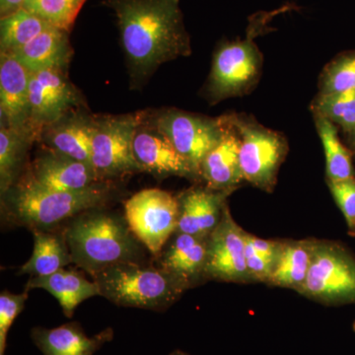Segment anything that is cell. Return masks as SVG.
<instances>
[{
    "mask_svg": "<svg viewBox=\"0 0 355 355\" xmlns=\"http://www.w3.org/2000/svg\"><path fill=\"white\" fill-rule=\"evenodd\" d=\"M26 0H0V17L10 15L25 6Z\"/></svg>",
    "mask_w": 355,
    "mask_h": 355,
    "instance_id": "e575fe53",
    "label": "cell"
},
{
    "mask_svg": "<svg viewBox=\"0 0 355 355\" xmlns=\"http://www.w3.org/2000/svg\"><path fill=\"white\" fill-rule=\"evenodd\" d=\"M31 258L21 266L18 275L46 277L72 263L69 245L62 230L34 231Z\"/></svg>",
    "mask_w": 355,
    "mask_h": 355,
    "instance_id": "603a6c76",
    "label": "cell"
},
{
    "mask_svg": "<svg viewBox=\"0 0 355 355\" xmlns=\"http://www.w3.org/2000/svg\"><path fill=\"white\" fill-rule=\"evenodd\" d=\"M298 292L326 304L355 303V257L338 243L315 241L309 272Z\"/></svg>",
    "mask_w": 355,
    "mask_h": 355,
    "instance_id": "9c48e42d",
    "label": "cell"
},
{
    "mask_svg": "<svg viewBox=\"0 0 355 355\" xmlns=\"http://www.w3.org/2000/svg\"><path fill=\"white\" fill-rule=\"evenodd\" d=\"M331 195L342 210L352 232L355 229V177L340 181H328Z\"/></svg>",
    "mask_w": 355,
    "mask_h": 355,
    "instance_id": "1f68e13d",
    "label": "cell"
},
{
    "mask_svg": "<svg viewBox=\"0 0 355 355\" xmlns=\"http://www.w3.org/2000/svg\"><path fill=\"white\" fill-rule=\"evenodd\" d=\"M180 0H106L116 14L130 86L139 89L161 64L191 55Z\"/></svg>",
    "mask_w": 355,
    "mask_h": 355,
    "instance_id": "6da1fadb",
    "label": "cell"
},
{
    "mask_svg": "<svg viewBox=\"0 0 355 355\" xmlns=\"http://www.w3.org/2000/svg\"><path fill=\"white\" fill-rule=\"evenodd\" d=\"M247 237L252 246L256 250L257 253L260 254L263 258L268 259V261L277 263L282 247V242L261 239V238L254 237V236L248 234V233Z\"/></svg>",
    "mask_w": 355,
    "mask_h": 355,
    "instance_id": "836d02e7",
    "label": "cell"
},
{
    "mask_svg": "<svg viewBox=\"0 0 355 355\" xmlns=\"http://www.w3.org/2000/svg\"><path fill=\"white\" fill-rule=\"evenodd\" d=\"M31 336L44 355H94L105 343L113 340L114 331L108 328L89 338L80 324L72 322L55 329L37 327L33 329Z\"/></svg>",
    "mask_w": 355,
    "mask_h": 355,
    "instance_id": "ffe728a7",
    "label": "cell"
},
{
    "mask_svg": "<svg viewBox=\"0 0 355 355\" xmlns=\"http://www.w3.org/2000/svg\"><path fill=\"white\" fill-rule=\"evenodd\" d=\"M230 116L239 133L240 166L245 182L260 190L272 191L288 153L286 137L245 114Z\"/></svg>",
    "mask_w": 355,
    "mask_h": 355,
    "instance_id": "ba28073f",
    "label": "cell"
},
{
    "mask_svg": "<svg viewBox=\"0 0 355 355\" xmlns=\"http://www.w3.org/2000/svg\"><path fill=\"white\" fill-rule=\"evenodd\" d=\"M349 137L350 146L354 148L355 153V130L349 133Z\"/></svg>",
    "mask_w": 355,
    "mask_h": 355,
    "instance_id": "d590c367",
    "label": "cell"
},
{
    "mask_svg": "<svg viewBox=\"0 0 355 355\" xmlns=\"http://www.w3.org/2000/svg\"><path fill=\"white\" fill-rule=\"evenodd\" d=\"M69 34L64 30L51 27L19 50L6 55H13L30 72L46 69L67 71L73 55Z\"/></svg>",
    "mask_w": 355,
    "mask_h": 355,
    "instance_id": "44dd1931",
    "label": "cell"
},
{
    "mask_svg": "<svg viewBox=\"0 0 355 355\" xmlns=\"http://www.w3.org/2000/svg\"><path fill=\"white\" fill-rule=\"evenodd\" d=\"M170 355H189L188 354H184V352H181V350H175L174 352H172Z\"/></svg>",
    "mask_w": 355,
    "mask_h": 355,
    "instance_id": "8d00e7d4",
    "label": "cell"
},
{
    "mask_svg": "<svg viewBox=\"0 0 355 355\" xmlns=\"http://www.w3.org/2000/svg\"><path fill=\"white\" fill-rule=\"evenodd\" d=\"M144 121L188 160L200 179L203 160L220 142L226 130L225 116L214 119L173 108L144 112Z\"/></svg>",
    "mask_w": 355,
    "mask_h": 355,
    "instance_id": "8992f818",
    "label": "cell"
},
{
    "mask_svg": "<svg viewBox=\"0 0 355 355\" xmlns=\"http://www.w3.org/2000/svg\"><path fill=\"white\" fill-rule=\"evenodd\" d=\"M62 230L72 263L91 277L109 266L144 258V245L133 235L125 216L105 207L78 214Z\"/></svg>",
    "mask_w": 355,
    "mask_h": 355,
    "instance_id": "3957f363",
    "label": "cell"
},
{
    "mask_svg": "<svg viewBox=\"0 0 355 355\" xmlns=\"http://www.w3.org/2000/svg\"><path fill=\"white\" fill-rule=\"evenodd\" d=\"M93 132L94 116L79 110L44 128L39 141L51 150L92 166Z\"/></svg>",
    "mask_w": 355,
    "mask_h": 355,
    "instance_id": "e0dca14e",
    "label": "cell"
},
{
    "mask_svg": "<svg viewBox=\"0 0 355 355\" xmlns=\"http://www.w3.org/2000/svg\"><path fill=\"white\" fill-rule=\"evenodd\" d=\"M31 1V0H26L25 4L27 3V2Z\"/></svg>",
    "mask_w": 355,
    "mask_h": 355,
    "instance_id": "f35d334b",
    "label": "cell"
},
{
    "mask_svg": "<svg viewBox=\"0 0 355 355\" xmlns=\"http://www.w3.org/2000/svg\"><path fill=\"white\" fill-rule=\"evenodd\" d=\"M313 116L323 144L328 181H340L355 177L352 153L343 146L335 123L321 114H313Z\"/></svg>",
    "mask_w": 355,
    "mask_h": 355,
    "instance_id": "484cf974",
    "label": "cell"
},
{
    "mask_svg": "<svg viewBox=\"0 0 355 355\" xmlns=\"http://www.w3.org/2000/svg\"><path fill=\"white\" fill-rule=\"evenodd\" d=\"M28 133L0 127V193L10 190L28 167V154L33 142Z\"/></svg>",
    "mask_w": 355,
    "mask_h": 355,
    "instance_id": "cb8c5ba5",
    "label": "cell"
},
{
    "mask_svg": "<svg viewBox=\"0 0 355 355\" xmlns=\"http://www.w3.org/2000/svg\"><path fill=\"white\" fill-rule=\"evenodd\" d=\"M20 179L55 191H80L102 182L92 166L48 148L28 165Z\"/></svg>",
    "mask_w": 355,
    "mask_h": 355,
    "instance_id": "4fadbf2b",
    "label": "cell"
},
{
    "mask_svg": "<svg viewBox=\"0 0 355 355\" xmlns=\"http://www.w3.org/2000/svg\"><path fill=\"white\" fill-rule=\"evenodd\" d=\"M313 114H321L349 135L355 130V90L319 94L312 102Z\"/></svg>",
    "mask_w": 355,
    "mask_h": 355,
    "instance_id": "83f0119b",
    "label": "cell"
},
{
    "mask_svg": "<svg viewBox=\"0 0 355 355\" xmlns=\"http://www.w3.org/2000/svg\"><path fill=\"white\" fill-rule=\"evenodd\" d=\"M100 295L121 307L163 311L174 304L188 286L156 265L127 261L92 277Z\"/></svg>",
    "mask_w": 355,
    "mask_h": 355,
    "instance_id": "277c9868",
    "label": "cell"
},
{
    "mask_svg": "<svg viewBox=\"0 0 355 355\" xmlns=\"http://www.w3.org/2000/svg\"><path fill=\"white\" fill-rule=\"evenodd\" d=\"M205 275L222 282L251 280L246 263V232L232 218L227 205L218 225L207 238Z\"/></svg>",
    "mask_w": 355,
    "mask_h": 355,
    "instance_id": "7c38bea8",
    "label": "cell"
},
{
    "mask_svg": "<svg viewBox=\"0 0 355 355\" xmlns=\"http://www.w3.org/2000/svg\"><path fill=\"white\" fill-rule=\"evenodd\" d=\"M29 298V291L20 294L4 291L0 294V355H6L7 335Z\"/></svg>",
    "mask_w": 355,
    "mask_h": 355,
    "instance_id": "4dcf8cb0",
    "label": "cell"
},
{
    "mask_svg": "<svg viewBox=\"0 0 355 355\" xmlns=\"http://www.w3.org/2000/svg\"><path fill=\"white\" fill-rule=\"evenodd\" d=\"M314 242L302 240L282 243L279 259L268 284L299 291L309 272Z\"/></svg>",
    "mask_w": 355,
    "mask_h": 355,
    "instance_id": "d4e9b609",
    "label": "cell"
},
{
    "mask_svg": "<svg viewBox=\"0 0 355 355\" xmlns=\"http://www.w3.org/2000/svg\"><path fill=\"white\" fill-rule=\"evenodd\" d=\"M133 154L142 171L159 177L200 179L188 160L144 119L133 139Z\"/></svg>",
    "mask_w": 355,
    "mask_h": 355,
    "instance_id": "5bb4252c",
    "label": "cell"
},
{
    "mask_svg": "<svg viewBox=\"0 0 355 355\" xmlns=\"http://www.w3.org/2000/svg\"><path fill=\"white\" fill-rule=\"evenodd\" d=\"M207 254V239L176 232L154 260L158 268L183 282L189 288L205 277Z\"/></svg>",
    "mask_w": 355,
    "mask_h": 355,
    "instance_id": "d6986e66",
    "label": "cell"
},
{
    "mask_svg": "<svg viewBox=\"0 0 355 355\" xmlns=\"http://www.w3.org/2000/svg\"><path fill=\"white\" fill-rule=\"evenodd\" d=\"M87 0H31L23 8L31 11L51 27L70 32Z\"/></svg>",
    "mask_w": 355,
    "mask_h": 355,
    "instance_id": "f1b7e54d",
    "label": "cell"
},
{
    "mask_svg": "<svg viewBox=\"0 0 355 355\" xmlns=\"http://www.w3.org/2000/svg\"><path fill=\"white\" fill-rule=\"evenodd\" d=\"M352 233H354V234L355 235V229H354V232H352Z\"/></svg>",
    "mask_w": 355,
    "mask_h": 355,
    "instance_id": "ab89813d",
    "label": "cell"
},
{
    "mask_svg": "<svg viewBox=\"0 0 355 355\" xmlns=\"http://www.w3.org/2000/svg\"><path fill=\"white\" fill-rule=\"evenodd\" d=\"M226 130L218 144L205 158L200 177L211 190L234 191L245 182L240 166V137L230 114H226Z\"/></svg>",
    "mask_w": 355,
    "mask_h": 355,
    "instance_id": "ac0fdd59",
    "label": "cell"
},
{
    "mask_svg": "<svg viewBox=\"0 0 355 355\" xmlns=\"http://www.w3.org/2000/svg\"><path fill=\"white\" fill-rule=\"evenodd\" d=\"M51 26L36 14L21 8L0 19V53L19 50Z\"/></svg>",
    "mask_w": 355,
    "mask_h": 355,
    "instance_id": "4316f807",
    "label": "cell"
},
{
    "mask_svg": "<svg viewBox=\"0 0 355 355\" xmlns=\"http://www.w3.org/2000/svg\"><path fill=\"white\" fill-rule=\"evenodd\" d=\"M319 88L321 94L355 90V51L338 55L326 65Z\"/></svg>",
    "mask_w": 355,
    "mask_h": 355,
    "instance_id": "f546056e",
    "label": "cell"
},
{
    "mask_svg": "<svg viewBox=\"0 0 355 355\" xmlns=\"http://www.w3.org/2000/svg\"><path fill=\"white\" fill-rule=\"evenodd\" d=\"M144 112L94 116L92 166L100 181L144 173L133 154V139Z\"/></svg>",
    "mask_w": 355,
    "mask_h": 355,
    "instance_id": "52a82bcc",
    "label": "cell"
},
{
    "mask_svg": "<svg viewBox=\"0 0 355 355\" xmlns=\"http://www.w3.org/2000/svg\"><path fill=\"white\" fill-rule=\"evenodd\" d=\"M352 328H354V331H355V322L354 323V327H352Z\"/></svg>",
    "mask_w": 355,
    "mask_h": 355,
    "instance_id": "74e56055",
    "label": "cell"
},
{
    "mask_svg": "<svg viewBox=\"0 0 355 355\" xmlns=\"http://www.w3.org/2000/svg\"><path fill=\"white\" fill-rule=\"evenodd\" d=\"M273 15H256L248 28L246 38L225 41L217 46L203 91L210 104L241 97L256 87L263 71V60L254 38L265 29Z\"/></svg>",
    "mask_w": 355,
    "mask_h": 355,
    "instance_id": "5b68a950",
    "label": "cell"
},
{
    "mask_svg": "<svg viewBox=\"0 0 355 355\" xmlns=\"http://www.w3.org/2000/svg\"><path fill=\"white\" fill-rule=\"evenodd\" d=\"M112 181L100 182L80 191L49 190L19 179L1 195L6 223L34 231H53L86 210L105 207L114 197Z\"/></svg>",
    "mask_w": 355,
    "mask_h": 355,
    "instance_id": "7a4b0ae2",
    "label": "cell"
},
{
    "mask_svg": "<svg viewBox=\"0 0 355 355\" xmlns=\"http://www.w3.org/2000/svg\"><path fill=\"white\" fill-rule=\"evenodd\" d=\"M233 191L193 187L178 196L179 222L176 232L207 239L222 218L226 200Z\"/></svg>",
    "mask_w": 355,
    "mask_h": 355,
    "instance_id": "9a60e30c",
    "label": "cell"
},
{
    "mask_svg": "<svg viewBox=\"0 0 355 355\" xmlns=\"http://www.w3.org/2000/svg\"><path fill=\"white\" fill-rule=\"evenodd\" d=\"M246 263L248 272L251 279L258 282H270V277L275 270V263L263 258L260 254L257 253L256 250L252 246L246 233Z\"/></svg>",
    "mask_w": 355,
    "mask_h": 355,
    "instance_id": "d6a6232c",
    "label": "cell"
},
{
    "mask_svg": "<svg viewBox=\"0 0 355 355\" xmlns=\"http://www.w3.org/2000/svg\"><path fill=\"white\" fill-rule=\"evenodd\" d=\"M42 288L55 296L65 316L71 318L80 303L93 296L100 295L94 282L86 279L83 273L74 270H62L46 277H30L25 291Z\"/></svg>",
    "mask_w": 355,
    "mask_h": 355,
    "instance_id": "7402d4cb",
    "label": "cell"
},
{
    "mask_svg": "<svg viewBox=\"0 0 355 355\" xmlns=\"http://www.w3.org/2000/svg\"><path fill=\"white\" fill-rule=\"evenodd\" d=\"M0 55L1 125L28 133L33 137L28 128L31 72L13 55L6 53Z\"/></svg>",
    "mask_w": 355,
    "mask_h": 355,
    "instance_id": "2e32d148",
    "label": "cell"
},
{
    "mask_svg": "<svg viewBox=\"0 0 355 355\" xmlns=\"http://www.w3.org/2000/svg\"><path fill=\"white\" fill-rule=\"evenodd\" d=\"M179 200L169 191L146 189L125 202V218L133 235L154 258L176 233Z\"/></svg>",
    "mask_w": 355,
    "mask_h": 355,
    "instance_id": "30bf717a",
    "label": "cell"
},
{
    "mask_svg": "<svg viewBox=\"0 0 355 355\" xmlns=\"http://www.w3.org/2000/svg\"><path fill=\"white\" fill-rule=\"evenodd\" d=\"M83 104V96L70 83L64 70L31 72L28 128L36 141L44 128L79 111Z\"/></svg>",
    "mask_w": 355,
    "mask_h": 355,
    "instance_id": "8fae6325",
    "label": "cell"
}]
</instances>
